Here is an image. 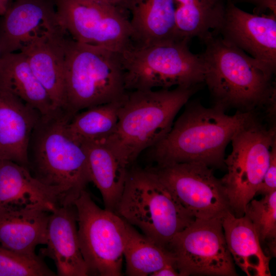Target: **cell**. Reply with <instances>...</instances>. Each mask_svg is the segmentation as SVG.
Listing matches in <instances>:
<instances>
[{
    "label": "cell",
    "instance_id": "cell-13",
    "mask_svg": "<svg viewBox=\"0 0 276 276\" xmlns=\"http://www.w3.org/2000/svg\"><path fill=\"white\" fill-rule=\"evenodd\" d=\"M218 34L274 75L276 69V15L245 12L227 1Z\"/></svg>",
    "mask_w": 276,
    "mask_h": 276
},
{
    "label": "cell",
    "instance_id": "cell-8",
    "mask_svg": "<svg viewBox=\"0 0 276 276\" xmlns=\"http://www.w3.org/2000/svg\"><path fill=\"white\" fill-rule=\"evenodd\" d=\"M275 131V127L267 128L255 118L231 141L232 152L224 160L227 172L220 180L231 211L236 217L244 215L247 204L257 194L276 142Z\"/></svg>",
    "mask_w": 276,
    "mask_h": 276
},
{
    "label": "cell",
    "instance_id": "cell-12",
    "mask_svg": "<svg viewBox=\"0 0 276 276\" xmlns=\"http://www.w3.org/2000/svg\"><path fill=\"white\" fill-rule=\"evenodd\" d=\"M152 169L179 203L195 219L221 218L231 211L220 179L196 162L157 166Z\"/></svg>",
    "mask_w": 276,
    "mask_h": 276
},
{
    "label": "cell",
    "instance_id": "cell-22",
    "mask_svg": "<svg viewBox=\"0 0 276 276\" xmlns=\"http://www.w3.org/2000/svg\"><path fill=\"white\" fill-rule=\"evenodd\" d=\"M51 212L41 209L0 210V245L13 251L35 255L45 245Z\"/></svg>",
    "mask_w": 276,
    "mask_h": 276
},
{
    "label": "cell",
    "instance_id": "cell-9",
    "mask_svg": "<svg viewBox=\"0 0 276 276\" xmlns=\"http://www.w3.org/2000/svg\"><path fill=\"white\" fill-rule=\"evenodd\" d=\"M74 204L88 275H122L125 221L114 212L100 208L85 189Z\"/></svg>",
    "mask_w": 276,
    "mask_h": 276
},
{
    "label": "cell",
    "instance_id": "cell-14",
    "mask_svg": "<svg viewBox=\"0 0 276 276\" xmlns=\"http://www.w3.org/2000/svg\"><path fill=\"white\" fill-rule=\"evenodd\" d=\"M12 1L0 19L2 55L19 52L41 38L64 30L54 0Z\"/></svg>",
    "mask_w": 276,
    "mask_h": 276
},
{
    "label": "cell",
    "instance_id": "cell-35",
    "mask_svg": "<svg viewBox=\"0 0 276 276\" xmlns=\"http://www.w3.org/2000/svg\"><path fill=\"white\" fill-rule=\"evenodd\" d=\"M227 1H233L234 2V0H227Z\"/></svg>",
    "mask_w": 276,
    "mask_h": 276
},
{
    "label": "cell",
    "instance_id": "cell-20",
    "mask_svg": "<svg viewBox=\"0 0 276 276\" xmlns=\"http://www.w3.org/2000/svg\"><path fill=\"white\" fill-rule=\"evenodd\" d=\"M229 251L234 263L248 276H270L269 257L263 251L257 231L245 215L228 211L221 217Z\"/></svg>",
    "mask_w": 276,
    "mask_h": 276
},
{
    "label": "cell",
    "instance_id": "cell-33",
    "mask_svg": "<svg viewBox=\"0 0 276 276\" xmlns=\"http://www.w3.org/2000/svg\"><path fill=\"white\" fill-rule=\"evenodd\" d=\"M10 1V0H0V16H2L5 14Z\"/></svg>",
    "mask_w": 276,
    "mask_h": 276
},
{
    "label": "cell",
    "instance_id": "cell-15",
    "mask_svg": "<svg viewBox=\"0 0 276 276\" xmlns=\"http://www.w3.org/2000/svg\"><path fill=\"white\" fill-rule=\"evenodd\" d=\"M66 204L61 191L40 181L29 169L0 160V210L41 209L51 212Z\"/></svg>",
    "mask_w": 276,
    "mask_h": 276
},
{
    "label": "cell",
    "instance_id": "cell-7",
    "mask_svg": "<svg viewBox=\"0 0 276 276\" xmlns=\"http://www.w3.org/2000/svg\"><path fill=\"white\" fill-rule=\"evenodd\" d=\"M186 39L175 38L121 53L126 91L190 87L204 83L200 55Z\"/></svg>",
    "mask_w": 276,
    "mask_h": 276
},
{
    "label": "cell",
    "instance_id": "cell-10",
    "mask_svg": "<svg viewBox=\"0 0 276 276\" xmlns=\"http://www.w3.org/2000/svg\"><path fill=\"white\" fill-rule=\"evenodd\" d=\"M60 25L78 42L116 52L134 45L127 12L92 0H54Z\"/></svg>",
    "mask_w": 276,
    "mask_h": 276
},
{
    "label": "cell",
    "instance_id": "cell-29",
    "mask_svg": "<svg viewBox=\"0 0 276 276\" xmlns=\"http://www.w3.org/2000/svg\"><path fill=\"white\" fill-rule=\"evenodd\" d=\"M276 191V142L271 150L269 166L260 183L257 194L266 195Z\"/></svg>",
    "mask_w": 276,
    "mask_h": 276
},
{
    "label": "cell",
    "instance_id": "cell-25",
    "mask_svg": "<svg viewBox=\"0 0 276 276\" xmlns=\"http://www.w3.org/2000/svg\"><path fill=\"white\" fill-rule=\"evenodd\" d=\"M123 254L125 273L129 276H151L166 266H175L174 259L167 248L140 234L126 221Z\"/></svg>",
    "mask_w": 276,
    "mask_h": 276
},
{
    "label": "cell",
    "instance_id": "cell-6",
    "mask_svg": "<svg viewBox=\"0 0 276 276\" xmlns=\"http://www.w3.org/2000/svg\"><path fill=\"white\" fill-rule=\"evenodd\" d=\"M114 212L166 248L177 233L196 219L152 168L129 170Z\"/></svg>",
    "mask_w": 276,
    "mask_h": 276
},
{
    "label": "cell",
    "instance_id": "cell-17",
    "mask_svg": "<svg viewBox=\"0 0 276 276\" xmlns=\"http://www.w3.org/2000/svg\"><path fill=\"white\" fill-rule=\"evenodd\" d=\"M41 116L18 98L0 89V160L29 169V141Z\"/></svg>",
    "mask_w": 276,
    "mask_h": 276
},
{
    "label": "cell",
    "instance_id": "cell-19",
    "mask_svg": "<svg viewBox=\"0 0 276 276\" xmlns=\"http://www.w3.org/2000/svg\"><path fill=\"white\" fill-rule=\"evenodd\" d=\"M91 182L99 190L105 209L114 212L122 194L129 165L104 141L81 143Z\"/></svg>",
    "mask_w": 276,
    "mask_h": 276
},
{
    "label": "cell",
    "instance_id": "cell-36",
    "mask_svg": "<svg viewBox=\"0 0 276 276\" xmlns=\"http://www.w3.org/2000/svg\"><path fill=\"white\" fill-rule=\"evenodd\" d=\"M11 1V0H10Z\"/></svg>",
    "mask_w": 276,
    "mask_h": 276
},
{
    "label": "cell",
    "instance_id": "cell-28",
    "mask_svg": "<svg viewBox=\"0 0 276 276\" xmlns=\"http://www.w3.org/2000/svg\"><path fill=\"white\" fill-rule=\"evenodd\" d=\"M244 215L253 224L260 242L276 239V191L260 200L252 199Z\"/></svg>",
    "mask_w": 276,
    "mask_h": 276
},
{
    "label": "cell",
    "instance_id": "cell-32",
    "mask_svg": "<svg viewBox=\"0 0 276 276\" xmlns=\"http://www.w3.org/2000/svg\"><path fill=\"white\" fill-rule=\"evenodd\" d=\"M107 3L126 10V0H92Z\"/></svg>",
    "mask_w": 276,
    "mask_h": 276
},
{
    "label": "cell",
    "instance_id": "cell-4",
    "mask_svg": "<svg viewBox=\"0 0 276 276\" xmlns=\"http://www.w3.org/2000/svg\"><path fill=\"white\" fill-rule=\"evenodd\" d=\"M200 85L127 91L116 129L104 141L130 165L169 132L177 113Z\"/></svg>",
    "mask_w": 276,
    "mask_h": 276
},
{
    "label": "cell",
    "instance_id": "cell-11",
    "mask_svg": "<svg viewBox=\"0 0 276 276\" xmlns=\"http://www.w3.org/2000/svg\"><path fill=\"white\" fill-rule=\"evenodd\" d=\"M167 248L180 276L237 275L221 218L196 219L173 237Z\"/></svg>",
    "mask_w": 276,
    "mask_h": 276
},
{
    "label": "cell",
    "instance_id": "cell-30",
    "mask_svg": "<svg viewBox=\"0 0 276 276\" xmlns=\"http://www.w3.org/2000/svg\"><path fill=\"white\" fill-rule=\"evenodd\" d=\"M256 6L257 13H262L269 9L271 13L276 15V0H243Z\"/></svg>",
    "mask_w": 276,
    "mask_h": 276
},
{
    "label": "cell",
    "instance_id": "cell-5",
    "mask_svg": "<svg viewBox=\"0 0 276 276\" xmlns=\"http://www.w3.org/2000/svg\"><path fill=\"white\" fill-rule=\"evenodd\" d=\"M64 90L65 110L72 116L121 100L127 91L120 53L81 43L68 36Z\"/></svg>",
    "mask_w": 276,
    "mask_h": 276
},
{
    "label": "cell",
    "instance_id": "cell-3",
    "mask_svg": "<svg viewBox=\"0 0 276 276\" xmlns=\"http://www.w3.org/2000/svg\"><path fill=\"white\" fill-rule=\"evenodd\" d=\"M73 116L63 109L41 116L29 141V169L40 181L58 189L73 204L90 178L82 144L68 130Z\"/></svg>",
    "mask_w": 276,
    "mask_h": 276
},
{
    "label": "cell",
    "instance_id": "cell-27",
    "mask_svg": "<svg viewBox=\"0 0 276 276\" xmlns=\"http://www.w3.org/2000/svg\"><path fill=\"white\" fill-rule=\"evenodd\" d=\"M37 255L23 254L0 245V276H54Z\"/></svg>",
    "mask_w": 276,
    "mask_h": 276
},
{
    "label": "cell",
    "instance_id": "cell-26",
    "mask_svg": "<svg viewBox=\"0 0 276 276\" xmlns=\"http://www.w3.org/2000/svg\"><path fill=\"white\" fill-rule=\"evenodd\" d=\"M122 99L76 113L67 125L70 133L81 143L106 140L116 129Z\"/></svg>",
    "mask_w": 276,
    "mask_h": 276
},
{
    "label": "cell",
    "instance_id": "cell-16",
    "mask_svg": "<svg viewBox=\"0 0 276 276\" xmlns=\"http://www.w3.org/2000/svg\"><path fill=\"white\" fill-rule=\"evenodd\" d=\"M74 204L56 207L49 216L46 247L41 254L53 260L59 276H86L88 271L80 250Z\"/></svg>",
    "mask_w": 276,
    "mask_h": 276
},
{
    "label": "cell",
    "instance_id": "cell-1",
    "mask_svg": "<svg viewBox=\"0 0 276 276\" xmlns=\"http://www.w3.org/2000/svg\"><path fill=\"white\" fill-rule=\"evenodd\" d=\"M255 118L252 111L238 110L228 115L217 105L207 108L191 103L169 132L152 147V155L157 166L196 162L221 167L227 144Z\"/></svg>",
    "mask_w": 276,
    "mask_h": 276
},
{
    "label": "cell",
    "instance_id": "cell-31",
    "mask_svg": "<svg viewBox=\"0 0 276 276\" xmlns=\"http://www.w3.org/2000/svg\"><path fill=\"white\" fill-rule=\"evenodd\" d=\"M179 274L173 265L166 266L153 273L151 276H177Z\"/></svg>",
    "mask_w": 276,
    "mask_h": 276
},
{
    "label": "cell",
    "instance_id": "cell-24",
    "mask_svg": "<svg viewBox=\"0 0 276 276\" xmlns=\"http://www.w3.org/2000/svg\"><path fill=\"white\" fill-rule=\"evenodd\" d=\"M227 0H173L176 36L201 41L218 34L225 13Z\"/></svg>",
    "mask_w": 276,
    "mask_h": 276
},
{
    "label": "cell",
    "instance_id": "cell-18",
    "mask_svg": "<svg viewBox=\"0 0 276 276\" xmlns=\"http://www.w3.org/2000/svg\"><path fill=\"white\" fill-rule=\"evenodd\" d=\"M68 36L62 31L41 38L19 51L26 56L55 107L64 110L65 44Z\"/></svg>",
    "mask_w": 276,
    "mask_h": 276
},
{
    "label": "cell",
    "instance_id": "cell-2",
    "mask_svg": "<svg viewBox=\"0 0 276 276\" xmlns=\"http://www.w3.org/2000/svg\"><path fill=\"white\" fill-rule=\"evenodd\" d=\"M203 42L200 54L204 82L215 105L252 111L256 107L274 105L275 88L273 75L260 62L228 43L219 35H212Z\"/></svg>",
    "mask_w": 276,
    "mask_h": 276
},
{
    "label": "cell",
    "instance_id": "cell-34",
    "mask_svg": "<svg viewBox=\"0 0 276 276\" xmlns=\"http://www.w3.org/2000/svg\"><path fill=\"white\" fill-rule=\"evenodd\" d=\"M2 51H1V45H0V58H1V57L2 56Z\"/></svg>",
    "mask_w": 276,
    "mask_h": 276
},
{
    "label": "cell",
    "instance_id": "cell-21",
    "mask_svg": "<svg viewBox=\"0 0 276 276\" xmlns=\"http://www.w3.org/2000/svg\"><path fill=\"white\" fill-rule=\"evenodd\" d=\"M135 46L177 38L173 0H126Z\"/></svg>",
    "mask_w": 276,
    "mask_h": 276
},
{
    "label": "cell",
    "instance_id": "cell-23",
    "mask_svg": "<svg viewBox=\"0 0 276 276\" xmlns=\"http://www.w3.org/2000/svg\"><path fill=\"white\" fill-rule=\"evenodd\" d=\"M0 89L18 98L41 116L51 114L58 109L20 52L1 56Z\"/></svg>",
    "mask_w": 276,
    "mask_h": 276
}]
</instances>
